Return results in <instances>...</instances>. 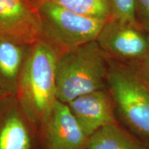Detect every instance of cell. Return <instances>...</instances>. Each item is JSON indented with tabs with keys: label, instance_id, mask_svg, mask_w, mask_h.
Instances as JSON below:
<instances>
[{
	"label": "cell",
	"instance_id": "1",
	"mask_svg": "<svg viewBox=\"0 0 149 149\" xmlns=\"http://www.w3.org/2000/svg\"><path fill=\"white\" fill-rule=\"evenodd\" d=\"M59 53L45 41L32 46L22 68L16 97L29 120L38 129L51 115L57 98L56 62Z\"/></svg>",
	"mask_w": 149,
	"mask_h": 149
},
{
	"label": "cell",
	"instance_id": "2",
	"mask_svg": "<svg viewBox=\"0 0 149 149\" xmlns=\"http://www.w3.org/2000/svg\"><path fill=\"white\" fill-rule=\"evenodd\" d=\"M109 63L95 41L59 53L56 62L57 100L68 104L78 97L107 88Z\"/></svg>",
	"mask_w": 149,
	"mask_h": 149
},
{
	"label": "cell",
	"instance_id": "3",
	"mask_svg": "<svg viewBox=\"0 0 149 149\" xmlns=\"http://www.w3.org/2000/svg\"><path fill=\"white\" fill-rule=\"evenodd\" d=\"M109 63L107 88L115 109L126 125L149 144V88L131 66L111 59Z\"/></svg>",
	"mask_w": 149,
	"mask_h": 149
},
{
	"label": "cell",
	"instance_id": "4",
	"mask_svg": "<svg viewBox=\"0 0 149 149\" xmlns=\"http://www.w3.org/2000/svg\"><path fill=\"white\" fill-rule=\"evenodd\" d=\"M41 22V40L59 54L95 41L107 21L77 14L46 0L37 6Z\"/></svg>",
	"mask_w": 149,
	"mask_h": 149
},
{
	"label": "cell",
	"instance_id": "5",
	"mask_svg": "<svg viewBox=\"0 0 149 149\" xmlns=\"http://www.w3.org/2000/svg\"><path fill=\"white\" fill-rule=\"evenodd\" d=\"M96 42L111 60L133 66L149 52V35L138 26L111 18L106 22Z\"/></svg>",
	"mask_w": 149,
	"mask_h": 149
},
{
	"label": "cell",
	"instance_id": "6",
	"mask_svg": "<svg viewBox=\"0 0 149 149\" xmlns=\"http://www.w3.org/2000/svg\"><path fill=\"white\" fill-rule=\"evenodd\" d=\"M41 37L37 6L29 0H0V40L33 45Z\"/></svg>",
	"mask_w": 149,
	"mask_h": 149
},
{
	"label": "cell",
	"instance_id": "7",
	"mask_svg": "<svg viewBox=\"0 0 149 149\" xmlns=\"http://www.w3.org/2000/svg\"><path fill=\"white\" fill-rule=\"evenodd\" d=\"M37 130L16 95L6 97L0 105V149H34Z\"/></svg>",
	"mask_w": 149,
	"mask_h": 149
},
{
	"label": "cell",
	"instance_id": "8",
	"mask_svg": "<svg viewBox=\"0 0 149 149\" xmlns=\"http://www.w3.org/2000/svg\"><path fill=\"white\" fill-rule=\"evenodd\" d=\"M41 130L47 149H85L89 138L68 106L59 100Z\"/></svg>",
	"mask_w": 149,
	"mask_h": 149
},
{
	"label": "cell",
	"instance_id": "9",
	"mask_svg": "<svg viewBox=\"0 0 149 149\" xmlns=\"http://www.w3.org/2000/svg\"><path fill=\"white\" fill-rule=\"evenodd\" d=\"M67 105L88 137L100 128L117 122L114 104L107 89L78 97Z\"/></svg>",
	"mask_w": 149,
	"mask_h": 149
},
{
	"label": "cell",
	"instance_id": "10",
	"mask_svg": "<svg viewBox=\"0 0 149 149\" xmlns=\"http://www.w3.org/2000/svg\"><path fill=\"white\" fill-rule=\"evenodd\" d=\"M33 45L0 40V89L7 95H16L22 68Z\"/></svg>",
	"mask_w": 149,
	"mask_h": 149
},
{
	"label": "cell",
	"instance_id": "11",
	"mask_svg": "<svg viewBox=\"0 0 149 149\" xmlns=\"http://www.w3.org/2000/svg\"><path fill=\"white\" fill-rule=\"evenodd\" d=\"M85 149H149L120 127L117 122L108 124L89 137Z\"/></svg>",
	"mask_w": 149,
	"mask_h": 149
},
{
	"label": "cell",
	"instance_id": "12",
	"mask_svg": "<svg viewBox=\"0 0 149 149\" xmlns=\"http://www.w3.org/2000/svg\"><path fill=\"white\" fill-rule=\"evenodd\" d=\"M75 13L108 21L113 17L110 0H49Z\"/></svg>",
	"mask_w": 149,
	"mask_h": 149
},
{
	"label": "cell",
	"instance_id": "13",
	"mask_svg": "<svg viewBox=\"0 0 149 149\" xmlns=\"http://www.w3.org/2000/svg\"><path fill=\"white\" fill-rule=\"evenodd\" d=\"M113 17L137 25L135 20V0H110Z\"/></svg>",
	"mask_w": 149,
	"mask_h": 149
},
{
	"label": "cell",
	"instance_id": "14",
	"mask_svg": "<svg viewBox=\"0 0 149 149\" xmlns=\"http://www.w3.org/2000/svg\"><path fill=\"white\" fill-rule=\"evenodd\" d=\"M137 25L149 35V0H135Z\"/></svg>",
	"mask_w": 149,
	"mask_h": 149
},
{
	"label": "cell",
	"instance_id": "15",
	"mask_svg": "<svg viewBox=\"0 0 149 149\" xmlns=\"http://www.w3.org/2000/svg\"><path fill=\"white\" fill-rule=\"evenodd\" d=\"M131 66L136 73L149 88V52L144 59Z\"/></svg>",
	"mask_w": 149,
	"mask_h": 149
},
{
	"label": "cell",
	"instance_id": "16",
	"mask_svg": "<svg viewBox=\"0 0 149 149\" xmlns=\"http://www.w3.org/2000/svg\"><path fill=\"white\" fill-rule=\"evenodd\" d=\"M6 96H8V95H7L6 94H5V93H3V91L1 90V89H0V105H1V102H3V100H4V98Z\"/></svg>",
	"mask_w": 149,
	"mask_h": 149
},
{
	"label": "cell",
	"instance_id": "17",
	"mask_svg": "<svg viewBox=\"0 0 149 149\" xmlns=\"http://www.w3.org/2000/svg\"><path fill=\"white\" fill-rule=\"evenodd\" d=\"M30 1H31V2H32L33 4H35V6H38L39 4H40L41 3H42V2H44V1H46V0H29Z\"/></svg>",
	"mask_w": 149,
	"mask_h": 149
}]
</instances>
